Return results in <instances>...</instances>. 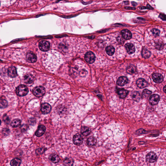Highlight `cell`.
I'll return each instance as SVG.
<instances>
[{"instance_id": "1", "label": "cell", "mask_w": 166, "mask_h": 166, "mask_svg": "<svg viewBox=\"0 0 166 166\" xmlns=\"http://www.w3.org/2000/svg\"><path fill=\"white\" fill-rule=\"evenodd\" d=\"M16 93L20 97H23L27 94L29 92L28 88L25 85H20L17 88Z\"/></svg>"}, {"instance_id": "2", "label": "cell", "mask_w": 166, "mask_h": 166, "mask_svg": "<svg viewBox=\"0 0 166 166\" xmlns=\"http://www.w3.org/2000/svg\"><path fill=\"white\" fill-rule=\"evenodd\" d=\"M45 89L42 86L37 87L33 90V94L37 97H43L45 94Z\"/></svg>"}, {"instance_id": "3", "label": "cell", "mask_w": 166, "mask_h": 166, "mask_svg": "<svg viewBox=\"0 0 166 166\" xmlns=\"http://www.w3.org/2000/svg\"><path fill=\"white\" fill-rule=\"evenodd\" d=\"M146 161L148 163H152L156 162L157 159V156L153 152H150L147 154L146 157Z\"/></svg>"}, {"instance_id": "4", "label": "cell", "mask_w": 166, "mask_h": 166, "mask_svg": "<svg viewBox=\"0 0 166 166\" xmlns=\"http://www.w3.org/2000/svg\"><path fill=\"white\" fill-rule=\"evenodd\" d=\"M84 138L80 134H75L73 137V141L75 145L79 146L82 144Z\"/></svg>"}, {"instance_id": "5", "label": "cell", "mask_w": 166, "mask_h": 166, "mask_svg": "<svg viewBox=\"0 0 166 166\" xmlns=\"http://www.w3.org/2000/svg\"><path fill=\"white\" fill-rule=\"evenodd\" d=\"M39 48L41 51L44 52L47 51L50 48V43L47 41H42L39 43Z\"/></svg>"}, {"instance_id": "6", "label": "cell", "mask_w": 166, "mask_h": 166, "mask_svg": "<svg viewBox=\"0 0 166 166\" xmlns=\"http://www.w3.org/2000/svg\"><path fill=\"white\" fill-rule=\"evenodd\" d=\"M85 61L89 64H92L94 62L95 56L93 53L89 52L86 53L85 56Z\"/></svg>"}, {"instance_id": "7", "label": "cell", "mask_w": 166, "mask_h": 166, "mask_svg": "<svg viewBox=\"0 0 166 166\" xmlns=\"http://www.w3.org/2000/svg\"><path fill=\"white\" fill-rule=\"evenodd\" d=\"M160 97L159 95L154 94L150 97L149 98V103L152 105H157L159 102Z\"/></svg>"}, {"instance_id": "8", "label": "cell", "mask_w": 166, "mask_h": 166, "mask_svg": "<svg viewBox=\"0 0 166 166\" xmlns=\"http://www.w3.org/2000/svg\"><path fill=\"white\" fill-rule=\"evenodd\" d=\"M26 60L30 63H34L37 61V58L34 53L30 52L27 53L26 55Z\"/></svg>"}, {"instance_id": "9", "label": "cell", "mask_w": 166, "mask_h": 166, "mask_svg": "<svg viewBox=\"0 0 166 166\" xmlns=\"http://www.w3.org/2000/svg\"><path fill=\"white\" fill-rule=\"evenodd\" d=\"M51 106L47 103H43L41 107V110L42 113L44 114L49 113L51 111Z\"/></svg>"}, {"instance_id": "10", "label": "cell", "mask_w": 166, "mask_h": 166, "mask_svg": "<svg viewBox=\"0 0 166 166\" xmlns=\"http://www.w3.org/2000/svg\"><path fill=\"white\" fill-rule=\"evenodd\" d=\"M152 78L153 81L157 84L162 82L163 80V76L158 73H155L153 74Z\"/></svg>"}, {"instance_id": "11", "label": "cell", "mask_w": 166, "mask_h": 166, "mask_svg": "<svg viewBox=\"0 0 166 166\" xmlns=\"http://www.w3.org/2000/svg\"><path fill=\"white\" fill-rule=\"evenodd\" d=\"M136 84L138 87L141 89L144 88L148 85L147 82L143 78L138 79L136 82Z\"/></svg>"}, {"instance_id": "12", "label": "cell", "mask_w": 166, "mask_h": 166, "mask_svg": "<svg viewBox=\"0 0 166 166\" xmlns=\"http://www.w3.org/2000/svg\"><path fill=\"white\" fill-rule=\"evenodd\" d=\"M45 130L46 128L44 126L42 125L39 126L38 127V129L35 132V135L38 137L42 136L45 133Z\"/></svg>"}, {"instance_id": "13", "label": "cell", "mask_w": 166, "mask_h": 166, "mask_svg": "<svg viewBox=\"0 0 166 166\" xmlns=\"http://www.w3.org/2000/svg\"><path fill=\"white\" fill-rule=\"evenodd\" d=\"M128 79L126 77L122 76L118 78L116 82L118 85L120 86H124L128 82Z\"/></svg>"}, {"instance_id": "14", "label": "cell", "mask_w": 166, "mask_h": 166, "mask_svg": "<svg viewBox=\"0 0 166 166\" xmlns=\"http://www.w3.org/2000/svg\"><path fill=\"white\" fill-rule=\"evenodd\" d=\"M125 47L127 53L129 54L134 53L135 51V49L133 44L131 43H127L125 45Z\"/></svg>"}, {"instance_id": "15", "label": "cell", "mask_w": 166, "mask_h": 166, "mask_svg": "<svg viewBox=\"0 0 166 166\" xmlns=\"http://www.w3.org/2000/svg\"><path fill=\"white\" fill-rule=\"evenodd\" d=\"M122 37L125 39L129 40L132 38V35L131 32L129 30L127 29L123 30L121 31Z\"/></svg>"}, {"instance_id": "16", "label": "cell", "mask_w": 166, "mask_h": 166, "mask_svg": "<svg viewBox=\"0 0 166 166\" xmlns=\"http://www.w3.org/2000/svg\"><path fill=\"white\" fill-rule=\"evenodd\" d=\"M24 82L27 84H30L33 82L34 80V77L30 74H28L24 77Z\"/></svg>"}, {"instance_id": "17", "label": "cell", "mask_w": 166, "mask_h": 166, "mask_svg": "<svg viewBox=\"0 0 166 166\" xmlns=\"http://www.w3.org/2000/svg\"><path fill=\"white\" fill-rule=\"evenodd\" d=\"M8 75L10 77L14 78L17 75L16 68L14 67H11L8 69Z\"/></svg>"}, {"instance_id": "18", "label": "cell", "mask_w": 166, "mask_h": 166, "mask_svg": "<svg viewBox=\"0 0 166 166\" xmlns=\"http://www.w3.org/2000/svg\"><path fill=\"white\" fill-rule=\"evenodd\" d=\"M97 143V139L94 137H90L86 141L87 144L90 147L95 146Z\"/></svg>"}, {"instance_id": "19", "label": "cell", "mask_w": 166, "mask_h": 166, "mask_svg": "<svg viewBox=\"0 0 166 166\" xmlns=\"http://www.w3.org/2000/svg\"><path fill=\"white\" fill-rule=\"evenodd\" d=\"M49 159L53 163H58L60 160V158L57 155L55 154H52L50 155Z\"/></svg>"}, {"instance_id": "20", "label": "cell", "mask_w": 166, "mask_h": 166, "mask_svg": "<svg viewBox=\"0 0 166 166\" xmlns=\"http://www.w3.org/2000/svg\"><path fill=\"white\" fill-rule=\"evenodd\" d=\"M128 91L127 90L121 89L118 91L117 93L120 98L124 99L127 97L128 94Z\"/></svg>"}, {"instance_id": "21", "label": "cell", "mask_w": 166, "mask_h": 166, "mask_svg": "<svg viewBox=\"0 0 166 166\" xmlns=\"http://www.w3.org/2000/svg\"><path fill=\"white\" fill-rule=\"evenodd\" d=\"M131 97L133 100L137 102H139L141 98V96L139 92L134 91L132 92L131 94Z\"/></svg>"}, {"instance_id": "22", "label": "cell", "mask_w": 166, "mask_h": 166, "mask_svg": "<svg viewBox=\"0 0 166 166\" xmlns=\"http://www.w3.org/2000/svg\"><path fill=\"white\" fill-rule=\"evenodd\" d=\"M137 71L136 67L133 65H131L127 67V73L129 74H134Z\"/></svg>"}, {"instance_id": "23", "label": "cell", "mask_w": 166, "mask_h": 166, "mask_svg": "<svg viewBox=\"0 0 166 166\" xmlns=\"http://www.w3.org/2000/svg\"><path fill=\"white\" fill-rule=\"evenodd\" d=\"M80 132L83 135L87 136L90 134L91 130L89 127L85 126H82L80 129Z\"/></svg>"}, {"instance_id": "24", "label": "cell", "mask_w": 166, "mask_h": 166, "mask_svg": "<svg viewBox=\"0 0 166 166\" xmlns=\"http://www.w3.org/2000/svg\"><path fill=\"white\" fill-rule=\"evenodd\" d=\"M105 50L107 54L109 56L113 55L115 51V48L111 45L107 46Z\"/></svg>"}, {"instance_id": "25", "label": "cell", "mask_w": 166, "mask_h": 166, "mask_svg": "<svg viewBox=\"0 0 166 166\" xmlns=\"http://www.w3.org/2000/svg\"><path fill=\"white\" fill-rule=\"evenodd\" d=\"M74 163L73 160L71 158H67L63 161L65 166H73Z\"/></svg>"}, {"instance_id": "26", "label": "cell", "mask_w": 166, "mask_h": 166, "mask_svg": "<svg viewBox=\"0 0 166 166\" xmlns=\"http://www.w3.org/2000/svg\"><path fill=\"white\" fill-rule=\"evenodd\" d=\"M21 161L20 159L15 158L12 160L10 164L11 166H20Z\"/></svg>"}, {"instance_id": "27", "label": "cell", "mask_w": 166, "mask_h": 166, "mask_svg": "<svg viewBox=\"0 0 166 166\" xmlns=\"http://www.w3.org/2000/svg\"><path fill=\"white\" fill-rule=\"evenodd\" d=\"M21 124V121L18 119H15L12 121L11 125L13 127H17L20 126Z\"/></svg>"}, {"instance_id": "28", "label": "cell", "mask_w": 166, "mask_h": 166, "mask_svg": "<svg viewBox=\"0 0 166 166\" xmlns=\"http://www.w3.org/2000/svg\"><path fill=\"white\" fill-rule=\"evenodd\" d=\"M142 55L144 58H147L151 56V53L148 49H144L143 50Z\"/></svg>"}, {"instance_id": "29", "label": "cell", "mask_w": 166, "mask_h": 166, "mask_svg": "<svg viewBox=\"0 0 166 166\" xmlns=\"http://www.w3.org/2000/svg\"><path fill=\"white\" fill-rule=\"evenodd\" d=\"M152 92L151 91H150L147 89H145L143 90V97L145 98H147L152 94Z\"/></svg>"}, {"instance_id": "30", "label": "cell", "mask_w": 166, "mask_h": 166, "mask_svg": "<svg viewBox=\"0 0 166 166\" xmlns=\"http://www.w3.org/2000/svg\"><path fill=\"white\" fill-rule=\"evenodd\" d=\"M8 103L5 100L2 99L0 100V108L3 109L6 108Z\"/></svg>"}, {"instance_id": "31", "label": "cell", "mask_w": 166, "mask_h": 166, "mask_svg": "<svg viewBox=\"0 0 166 166\" xmlns=\"http://www.w3.org/2000/svg\"><path fill=\"white\" fill-rule=\"evenodd\" d=\"M46 150V149L44 148H40L37 149L36 151V153L37 155H40L44 152V151Z\"/></svg>"}, {"instance_id": "32", "label": "cell", "mask_w": 166, "mask_h": 166, "mask_svg": "<svg viewBox=\"0 0 166 166\" xmlns=\"http://www.w3.org/2000/svg\"><path fill=\"white\" fill-rule=\"evenodd\" d=\"M153 34L155 37H158L160 33V31L159 30L157 29H154L151 30Z\"/></svg>"}, {"instance_id": "33", "label": "cell", "mask_w": 166, "mask_h": 166, "mask_svg": "<svg viewBox=\"0 0 166 166\" xmlns=\"http://www.w3.org/2000/svg\"><path fill=\"white\" fill-rule=\"evenodd\" d=\"M4 121L6 124H9V119L8 116L7 115H4L3 117Z\"/></svg>"}, {"instance_id": "34", "label": "cell", "mask_w": 166, "mask_h": 166, "mask_svg": "<svg viewBox=\"0 0 166 166\" xmlns=\"http://www.w3.org/2000/svg\"><path fill=\"white\" fill-rule=\"evenodd\" d=\"M159 17L163 20H166V16L164 14H160L159 16Z\"/></svg>"}, {"instance_id": "35", "label": "cell", "mask_w": 166, "mask_h": 166, "mask_svg": "<svg viewBox=\"0 0 166 166\" xmlns=\"http://www.w3.org/2000/svg\"><path fill=\"white\" fill-rule=\"evenodd\" d=\"M163 91H164V92H165H165H166V86H165L164 87V88H163Z\"/></svg>"}, {"instance_id": "36", "label": "cell", "mask_w": 166, "mask_h": 166, "mask_svg": "<svg viewBox=\"0 0 166 166\" xmlns=\"http://www.w3.org/2000/svg\"><path fill=\"white\" fill-rule=\"evenodd\" d=\"M1 120H0V125L1 124Z\"/></svg>"}, {"instance_id": "37", "label": "cell", "mask_w": 166, "mask_h": 166, "mask_svg": "<svg viewBox=\"0 0 166 166\" xmlns=\"http://www.w3.org/2000/svg\"><path fill=\"white\" fill-rule=\"evenodd\" d=\"M0 5H1V2H0Z\"/></svg>"}]
</instances>
